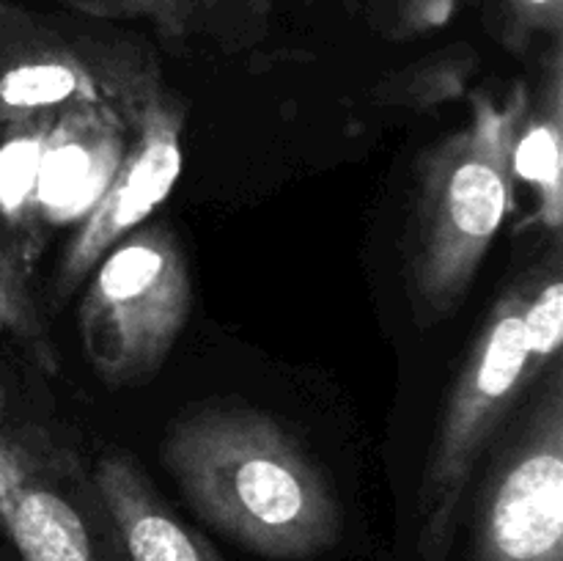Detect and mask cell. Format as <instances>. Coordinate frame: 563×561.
Segmentation results:
<instances>
[{
	"label": "cell",
	"mask_w": 563,
	"mask_h": 561,
	"mask_svg": "<svg viewBox=\"0 0 563 561\" xmlns=\"http://www.w3.org/2000/svg\"><path fill=\"white\" fill-rule=\"evenodd\" d=\"M159 457L203 520L264 559L306 561L339 539L328 479L267 413H192L168 429Z\"/></svg>",
	"instance_id": "obj_1"
},
{
	"label": "cell",
	"mask_w": 563,
	"mask_h": 561,
	"mask_svg": "<svg viewBox=\"0 0 563 561\" xmlns=\"http://www.w3.org/2000/svg\"><path fill=\"white\" fill-rule=\"evenodd\" d=\"M517 94L504 108L482 99L471 124L423 165L407 237V289L421 324L460 306L509 212L511 152L526 116V91Z\"/></svg>",
	"instance_id": "obj_2"
},
{
	"label": "cell",
	"mask_w": 563,
	"mask_h": 561,
	"mask_svg": "<svg viewBox=\"0 0 563 561\" xmlns=\"http://www.w3.org/2000/svg\"><path fill=\"white\" fill-rule=\"evenodd\" d=\"M533 284L537 273L522 275L495 300L456 377L418 490V548L423 561L445 559L473 465L520 391L531 383L526 369L522 308L531 297Z\"/></svg>",
	"instance_id": "obj_3"
},
{
	"label": "cell",
	"mask_w": 563,
	"mask_h": 561,
	"mask_svg": "<svg viewBox=\"0 0 563 561\" xmlns=\"http://www.w3.org/2000/svg\"><path fill=\"white\" fill-rule=\"evenodd\" d=\"M192 306L185 253L165 226L132 229L102 256L80 306L93 372L113 385L163 366Z\"/></svg>",
	"instance_id": "obj_4"
},
{
	"label": "cell",
	"mask_w": 563,
	"mask_h": 561,
	"mask_svg": "<svg viewBox=\"0 0 563 561\" xmlns=\"http://www.w3.org/2000/svg\"><path fill=\"white\" fill-rule=\"evenodd\" d=\"M473 561H563V391L555 372L489 473Z\"/></svg>",
	"instance_id": "obj_5"
},
{
	"label": "cell",
	"mask_w": 563,
	"mask_h": 561,
	"mask_svg": "<svg viewBox=\"0 0 563 561\" xmlns=\"http://www.w3.org/2000/svg\"><path fill=\"white\" fill-rule=\"evenodd\" d=\"M181 119L170 105L146 99L141 105V127L135 146L126 148L119 168L86 212L60 262V292H69L82 275L124 240L146 215L165 201L181 170Z\"/></svg>",
	"instance_id": "obj_6"
},
{
	"label": "cell",
	"mask_w": 563,
	"mask_h": 561,
	"mask_svg": "<svg viewBox=\"0 0 563 561\" xmlns=\"http://www.w3.org/2000/svg\"><path fill=\"white\" fill-rule=\"evenodd\" d=\"M110 105H82L60 113L44 141L38 165V218H71L91 209L124 157Z\"/></svg>",
	"instance_id": "obj_7"
},
{
	"label": "cell",
	"mask_w": 563,
	"mask_h": 561,
	"mask_svg": "<svg viewBox=\"0 0 563 561\" xmlns=\"http://www.w3.org/2000/svg\"><path fill=\"white\" fill-rule=\"evenodd\" d=\"M93 490L124 561H223L218 550L163 504L126 454H102Z\"/></svg>",
	"instance_id": "obj_8"
},
{
	"label": "cell",
	"mask_w": 563,
	"mask_h": 561,
	"mask_svg": "<svg viewBox=\"0 0 563 561\" xmlns=\"http://www.w3.org/2000/svg\"><path fill=\"white\" fill-rule=\"evenodd\" d=\"M104 20H148L168 38L212 36L240 42L262 33L269 0H69Z\"/></svg>",
	"instance_id": "obj_9"
},
{
	"label": "cell",
	"mask_w": 563,
	"mask_h": 561,
	"mask_svg": "<svg viewBox=\"0 0 563 561\" xmlns=\"http://www.w3.org/2000/svg\"><path fill=\"white\" fill-rule=\"evenodd\" d=\"M3 534L22 561H102L80 512L31 471L16 487Z\"/></svg>",
	"instance_id": "obj_10"
},
{
	"label": "cell",
	"mask_w": 563,
	"mask_h": 561,
	"mask_svg": "<svg viewBox=\"0 0 563 561\" xmlns=\"http://www.w3.org/2000/svg\"><path fill=\"white\" fill-rule=\"evenodd\" d=\"M561 47L553 44L550 53L548 91H544L542 110L533 116H522L517 130L515 152H511V176H520L526 185L542 198V220L553 229L561 226Z\"/></svg>",
	"instance_id": "obj_11"
},
{
	"label": "cell",
	"mask_w": 563,
	"mask_h": 561,
	"mask_svg": "<svg viewBox=\"0 0 563 561\" xmlns=\"http://www.w3.org/2000/svg\"><path fill=\"white\" fill-rule=\"evenodd\" d=\"M49 130L47 116L20 121L14 135L0 146V212L16 229H31L38 218V165Z\"/></svg>",
	"instance_id": "obj_12"
},
{
	"label": "cell",
	"mask_w": 563,
	"mask_h": 561,
	"mask_svg": "<svg viewBox=\"0 0 563 561\" xmlns=\"http://www.w3.org/2000/svg\"><path fill=\"white\" fill-rule=\"evenodd\" d=\"M563 333V278L559 264L537 270V284L522 308V339H526L528 380H537L555 363Z\"/></svg>",
	"instance_id": "obj_13"
},
{
	"label": "cell",
	"mask_w": 563,
	"mask_h": 561,
	"mask_svg": "<svg viewBox=\"0 0 563 561\" xmlns=\"http://www.w3.org/2000/svg\"><path fill=\"white\" fill-rule=\"evenodd\" d=\"M0 330L27 341L38 352H44V346H47V341H44V324L38 319L36 306H33L14 262L5 253L3 242H0Z\"/></svg>",
	"instance_id": "obj_14"
},
{
	"label": "cell",
	"mask_w": 563,
	"mask_h": 561,
	"mask_svg": "<svg viewBox=\"0 0 563 561\" xmlns=\"http://www.w3.org/2000/svg\"><path fill=\"white\" fill-rule=\"evenodd\" d=\"M506 33L517 47L531 42L533 36H550L561 42L563 0H504Z\"/></svg>",
	"instance_id": "obj_15"
},
{
	"label": "cell",
	"mask_w": 563,
	"mask_h": 561,
	"mask_svg": "<svg viewBox=\"0 0 563 561\" xmlns=\"http://www.w3.org/2000/svg\"><path fill=\"white\" fill-rule=\"evenodd\" d=\"M456 0H405L401 3L399 31L418 33L440 28L454 16Z\"/></svg>",
	"instance_id": "obj_16"
},
{
	"label": "cell",
	"mask_w": 563,
	"mask_h": 561,
	"mask_svg": "<svg viewBox=\"0 0 563 561\" xmlns=\"http://www.w3.org/2000/svg\"><path fill=\"white\" fill-rule=\"evenodd\" d=\"M465 77V66L460 61H445V64H434L429 69L418 72L416 82H412V94H423V99H438L456 94Z\"/></svg>",
	"instance_id": "obj_17"
}]
</instances>
